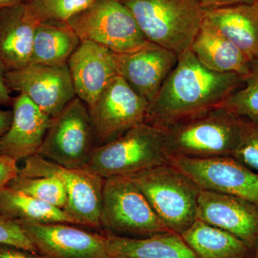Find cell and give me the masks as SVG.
<instances>
[{
    "instance_id": "1",
    "label": "cell",
    "mask_w": 258,
    "mask_h": 258,
    "mask_svg": "<svg viewBox=\"0 0 258 258\" xmlns=\"http://www.w3.org/2000/svg\"><path fill=\"white\" fill-rule=\"evenodd\" d=\"M244 79L241 75L210 71L189 49L178 55L175 67L149 103L145 123L165 128L220 106L243 86Z\"/></svg>"
},
{
    "instance_id": "2",
    "label": "cell",
    "mask_w": 258,
    "mask_h": 258,
    "mask_svg": "<svg viewBox=\"0 0 258 258\" xmlns=\"http://www.w3.org/2000/svg\"><path fill=\"white\" fill-rule=\"evenodd\" d=\"M244 120L222 105L162 128L168 155L189 158L232 157Z\"/></svg>"
},
{
    "instance_id": "3",
    "label": "cell",
    "mask_w": 258,
    "mask_h": 258,
    "mask_svg": "<svg viewBox=\"0 0 258 258\" xmlns=\"http://www.w3.org/2000/svg\"><path fill=\"white\" fill-rule=\"evenodd\" d=\"M149 42L177 55L189 50L203 23L196 0H123Z\"/></svg>"
},
{
    "instance_id": "4",
    "label": "cell",
    "mask_w": 258,
    "mask_h": 258,
    "mask_svg": "<svg viewBox=\"0 0 258 258\" xmlns=\"http://www.w3.org/2000/svg\"><path fill=\"white\" fill-rule=\"evenodd\" d=\"M168 157L163 128L144 122L96 148L86 168L103 179L131 176L167 164Z\"/></svg>"
},
{
    "instance_id": "5",
    "label": "cell",
    "mask_w": 258,
    "mask_h": 258,
    "mask_svg": "<svg viewBox=\"0 0 258 258\" xmlns=\"http://www.w3.org/2000/svg\"><path fill=\"white\" fill-rule=\"evenodd\" d=\"M131 176L171 232L181 235L198 220L201 189L169 163Z\"/></svg>"
},
{
    "instance_id": "6",
    "label": "cell",
    "mask_w": 258,
    "mask_h": 258,
    "mask_svg": "<svg viewBox=\"0 0 258 258\" xmlns=\"http://www.w3.org/2000/svg\"><path fill=\"white\" fill-rule=\"evenodd\" d=\"M100 224L101 232L134 238L171 232L129 176L104 179Z\"/></svg>"
},
{
    "instance_id": "7",
    "label": "cell",
    "mask_w": 258,
    "mask_h": 258,
    "mask_svg": "<svg viewBox=\"0 0 258 258\" xmlns=\"http://www.w3.org/2000/svg\"><path fill=\"white\" fill-rule=\"evenodd\" d=\"M67 23L81 41L96 42L114 53H131L152 45L130 10L118 0H94Z\"/></svg>"
},
{
    "instance_id": "8",
    "label": "cell",
    "mask_w": 258,
    "mask_h": 258,
    "mask_svg": "<svg viewBox=\"0 0 258 258\" xmlns=\"http://www.w3.org/2000/svg\"><path fill=\"white\" fill-rule=\"evenodd\" d=\"M94 149L88 107L76 97L51 118L37 154L63 167L79 169L86 167Z\"/></svg>"
},
{
    "instance_id": "9",
    "label": "cell",
    "mask_w": 258,
    "mask_h": 258,
    "mask_svg": "<svg viewBox=\"0 0 258 258\" xmlns=\"http://www.w3.org/2000/svg\"><path fill=\"white\" fill-rule=\"evenodd\" d=\"M18 175L58 178L67 193L68 203L64 211L72 217L78 225L101 232L100 216L103 178L86 168L63 167L38 154L24 160Z\"/></svg>"
},
{
    "instance_id": "10",
    "label": "cell",
    "mask_w": 258,
    "mask_h": 258,
    "mask_svg": "<svg viewBox=\"0 0 258 258\" xmlns=\"http://www.w3.org/2000/svg\"><path fill=\"white\" fill-rule=\"evenodd\" d=\"M149 102L117 76L88 107L94 134L95 149L116 140L145 122Z\"/></svg>"
},
{
    "instance_id": "11",
    "label": "cell",
    "mask_w": 258,
    "mask_h": 258,
    "mask_svg": "<svg viewBox=\"0 0 258 258\" xmlns=\"http://www.w3.org/2000/svg\"><path fill=\"white\" fill-rule=\"evenodd\" d=\"M168 161L201 189L239 197L258 205V173L233 157L169 155Z\"/></svg>"
},
{
    "instance_id": "12",
    "label": "cell",
    "mask_w": 258,
    "mask_h": 258,
    "mask_svg": "<svg viewBox=\"0 0 258 258\" xmlns=\"http://www.w3.org/2000/svg\"><path fill=\"white\" fill-rule=\"evenodd\" d=\"M16 222L42 258H109L102 232L61 222Z\"/></svg>"
},
{
    "instance_id": "13",
    "label": "cell",
    "mask_w": 258,
    "mask_h": 258,
    "mask_svg": "<svg viewBox=\"0 0 258 258\" xmlns=\"http://www.w3.org/2000/svg\"><path fill=\"white\" fill-rule=\"evenodd\" d=\"M6 82L11 91L28 97L51 118L76 97L68 64L29 63L20 69L8 70Z\"/></svg>"
},
{
    "instance_id": "14",
    "label": "cell",
    "mask_w": 258,
    "mask_h": 258,
    "mask_svg": "<svg viewBox=\"0 0 258 258\" xmlns=\"http://www.w3.org/2000/svg\"><path fill=\"white\" fill-rule=\"evenodd\" d=\"M198 220L230 232L253 249L258 242V205L227 194L201 189Z\"/></svg>"
},
{
    "instance_id": "15",
    "label": "cell",
    "mask_w": 258,
    "mask_h": 258,
    "mask_svg": "<svg viewBox=\"0 0 258 258\" xmlns=\"http://www.w3.org/2000/svg\"><path fill=\"white\" fill-rule=\"evenodd\" d=\"M76 97L93 106L118 76L116 54L99 44L82 40L68 62Z\"/></svg>"
},
{
    "instance_id": "16",
    "label": "cell",
    "mask_w": 258,
    "mask_h": 258,
    "mask_svg": "<svg viewBox=\"0 0 258 258\" xmlns=\"http://www.w3.org/2000/svg\"><path fill=\"white\" fill-rule=\"evenodd\" d=\"M116 61L118 76L149 103L175 67L178 55L152 44L131 53L116 54Z\"/></svg>"
},
{
    "instance_id": "17",
    "label": "cell",
    "mask_w": 258,
    "mask_h": 258,
    "mask_svg": "<svg viewBox=\"0 0 258 258\" xmlns=\"http://www.w3.org/2000/svg\"><path fill=\"white\" fill-rule=\"evenodd\" d=\"M13 118L0 139V154L17 161L36 155L41 147L51 118L24 94L13 100Z\"/></svg>"
},
{
    "instance_id": "18",
    "label": "cell",
    "mask_w": 258,
    "mask_h": 258,
    "mask_svg": "<svg viewBox=\"0 0 258 258\" xmlns=\"http://www.w3.org/2000/svg\"><path fill=\"white\" fill-rule=\"evenodd\" d=\"M36 21L23 4L0 10V60L8 70L31 62Z\"/></svg>"
},
{
    "instance_id": "19",
    "label": "cell",
    "mask_w": 258,
    "mask_h": 258,
    "mask_svg": "<svg viewBox=\"0 0 258 258\" xmlns=\"http://www.w3.org/2000/svg\"><path fill=\"white\" fill-rule=\"evenodd\" d=\"M203 20L248 57L258 60V6L241 4L203 10Z\"/></svg>"
},
{
    "instance_id": "20",
    "label": "cell",
    "mask_w": 258,
    "mask_h": 258,
    "mask_svg": "<svg viewBox=\"0 0 258 258\" xmlns=\"http://www.w3.org/2000/svg\"><path fill=\"white\" fill-rule=\"evenodd\" d=\"M190 50L200 63L214 72L245 76L250 69L248 57L204 20Z\"/></svg>"
},
{
    "instance_id": "21",
    "label": "cell",
    "mask_w": 258,
    "mask_h": 258,
    "mask_svg": "<svg viewBox=\"0 0 258 258\" xmlns=\"http://www.w3.org/2000/svg\"><path fill=\"white\" fill-rule=\"evenodd\" d=\"M102 232L109 258H198L176 232H163L142 238Z\"/></svg>"
},
{
    "instance_id": "22",
    "label": "cell",
    "mask_w": 258,
    "mask_h": 258,
    "mask_svg": "<svg viewBox=\"0 0 258 258\" xmlns=\"http://www.w3.org/2000/svg\"><path fill=\"white\" fill-rule=\"evenodd\" d=\"M198 258H252L253 249L221 229L197 220L181 234Z\"/></svg>"
},
{
    "instance_id": "23",
    "label": "cell",
    "mask_w": 258,
    "mask_h": 258,
    "mask_svg": "<svg viewBox=\"0 0 258 258\" xmlns=\"http://www.w3.org/2000/svg\"><path fill=\"white\" fill-rule=\"evenodd\" d=\"M81 42L67 23L41 22L35 30L30 63L66 66Z\"/></svg>"
},
{
    "instance_id": "24",
    "label": "cell",
    "mask_w": 258,
    "mask_h": 258,
    "mask_svg": "<svg viewBox=\"0 0 258 258\" xmlns=\"http://www.w3.org/2000/svg\"><path fill=\"white\" fill-rule=\"evenodd\" d=\"M0 217L15 221L61 222L79 225L64 210L8 186L0 191Z\"/></svg>"
},
{
    "instance_id": "25",
    "label": "cell",
    "mask_w": 258,
    "mask_h": 258,
    "mask_svg": "<svg viewBox=\"0 0 258 258\" xmlns=\"http://www.w3.org/2000/svg\"><path fill=\"white\" fill-rule=\"evenodd\" d=\"M8 187L60 210H64L67 206L66 189L60 180L54 176L27 177L18 175L10 181Z\"/></svg>"
},
{
    "instance_id": "26",
    "label": "cell",
    "mask_w": 258,
    "mask_h": 258,
    "mask_svg": "<svg viewBox=\"0 0 258 258\" xmlns=\"http://www.w3.org/2000/svg\"><path fill=\"white\" fill-rule=\"evenodd\" d=\"M222 105L240 118L258 123V60L251 62L243 86Z\"/></svg>"
},
{
    "instance_id": "27",
    "label": "cell",
    "mask_w": 258,
    "mask_h": 258,
    "mask_svg": "<svg viewBox=\"0 0 258 258\" xmlns=\"http://www.w3.org/2000/svg\"><path fill=\"white\" fill-rule=\"evenodd\" d=\"M94 0H24L25 8L39 23L58 21L67 23L86 9Z\"/></svg>"
},
{
    "instance_id": "28",
    "label": "cell",
    "mask_w": 258,
    "mask_h": 258,
    "mask_svg": "<svg viewBox=\"0 0 258 258\" xmlns=\"http://www.w3.org/2000/svg\"><path fill=\"white\" fill-rule=\"evenodd\" d=\"M243 120L240 140L232 157L258 173V123Z\"/></svg>"
},
{
    "instance_id": "29",
    "label": "cell",
    "mask_w": 258,
    "mask_h": 258,
    "mask_svg": "<svg viewBox=\"0 0 258 258\" xmlns=\"http://www.w3.org/2000/svg\"><path fill=\"white\" fill-rule=\"evenodd\" d=\"M0 244H9L35 252L33 246L15 220L0 217Z\"/></svg>"
},
{
    "instance_id": "30",
    "label": "cell",
    "mask_w": 258,
    "mask_h": 258,
    "mask_svg": "<svg viewBox=\"0 0 258 258\" xmlns=\"http://www.w3.org/2000/svg\"><path fill=\"white\" fill-rule=\"evenodd\" d=\"M20 167L13 158L0 154V191L8 186L10 181L18 176Z\"/></svg>"
},
{
    "instance_id": "31",
    "label": "cell",
    "mask_w": 258,
    "mask_h": 258,
    "mask_svg": "<svg viewBox=\"0 0 258 258\" xmlns=\"http://www.w3.org/2000/svg\"><path fill=\"white\" fill-rule=\"evenodd\" d=\"M0 258H42L36 252L9 244H0Z\"/></svg>"
},
{
    "instance_id": "32",
    "label": "cell",
    "mask_w": 258,
    "mask_h": 258,
    "mask_svg": "<svg viewBox=\"0 0 258 258\" xmlns=\"http://www.w3.org/2000/svg\"><path fill=\"white\" fill-rule=\"evenodd\" d=\"M8 69L0 60V105L8 106L13 103L11 90L6 82V74Z\"/></svg>"
},
{
    "instance_id": "33",
    "label": "cell",
    "mask_w": 258,
    "mask_h": 258,
    "mask_svg": "<svg viewBox=\"0 0 258 258\" xmlns=\"http://www.w3.org/2000/svg\"><path fill=\"white\" fill-rule=\"evenodd\" d=\"M199 5L205 9L225 8L241 4H252L254 0H196Z\"/></svg>"
},
{
    "instance_id": "34",
    "label": "cell",
    "mask_w": 258,
    "mask_h": 258,
    "mask_svg": "<svg viewBox=\"0 0 258 258\" xmlns=\"http://www.w3.org/2000/svg\"><path fill=\"white\" fill-rule=\"evenodd\" d=\"M13 118V111L0 109V139L9 128Z\"/></svg>"
},
{
    "instance_id": "35",
    "label": "cell",
    "mask_w": 258,
    "mask_h": 258,
    "mask_svg": "<svg viewBox=\"0 0 258 258\" xmlns=\"http://www.w3.org/2000/svg\"><path fill=\"white\" fill-rule=\"evenodd\" d=\"M24 0H0V10L14 8L23 4Z\"/></svg>"
},
{
    "instance_id": "36",
    "label": "cell",
    "mask_w": 258,
    "mask_h": 258,
    "mask_svg": "<svg viewBox=\"0 0 258 258\" xmlns=\"http://www.w3.org/2000/svg\"><path fill=\"white\" fill-rule=\"evenodd\" d=\"M252 258H258V242L253 249V254Z\"/></svg>"
},
{
    "instance_id": "37",
    "label": "cell",
    "mask_w": 258,
    "mask_h": 258,
    "mask_svg": "<svg viewBox=\"0 0 258 258\" xmlns=\"http://www.w3.org/2000/svg\"><path fill=\"white\" fill-rule=\"evenodd\" d=\"M254 3H255V4L257 5L258 6V0H254Z\"/></svg>"
},
{
    "instance_id": "38",
    "label": "cell",
    "mask_w": 258,
    "mask_h": 258,
    "mask_svg": "<svg viewBox=\"0 0 258 258\" xmlns=\"http://www.w3.org/2000/svg\"><path fill=\"white\" fill-rule=\"evenodd\" d=\"M118 1L121 2V1H123V0H118Z\"/></svg>"
}]
</instances>
